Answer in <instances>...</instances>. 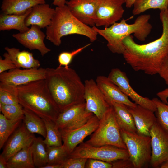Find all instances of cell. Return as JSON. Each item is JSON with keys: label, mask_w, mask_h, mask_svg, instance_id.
<instances>
[{"label": "cell", "mask_w": 168, "mask_h": 168, "mask_svg": "<svg viewBox=\"0 0 168 168\" xmlns=\"http://www.w3.org/2000/svg\"><path fill=\"white\" fill-rule=\"evenodd\" d=\"M132 13L137 15L150 9H168V0H135Z\"/></svg>", "instance_id": "obj_30"}, {"label": "cell", "mask_w": 168, "mask_h": 168, "mask_svg": "<svg viewBox=\"0 0 168 168\" xmlns=\"http://www.w3.org/2000/svg\"><path fill=\"white\" fill-rule=\"evenodd\" d=\"M112 167L111 163L93 159H88L85 166L86 168H112Z\"/></svg>", "instance_id": "obj_39"}, {"label": "cell", "mask_w": 168, "mask_h": 168, "mask_svg": "<svg viewBox=\"0 0 168 168\" xmlns=\"http://www.w3.org/2000/svg\"><path fill=\"white\" fill-rule=\"evenodd\" d=\"M75 34L87 37L91 42L96 40L98 35L92 27L75 17L67 5L56 7L51 24L46 28V39L58 46L61 43L62 37Z\"/></svg>", "instance_id": "obj_5"}, {"label": "cell", "mask_w": 168, "mask_h": 168, "mask_svg": "<svg viewBox=\"0 0 168 168\" xmlns=\"http://www.w3.org/2000/svg\"><path fill=\"white\" fill-rule=\"evenodd\" d=\"M85 142L93 146L111 145L127 149L112 106L100 120L97 128Z\"/></svg>", "instance_id": "obj_6"}, {"label": "cell", "mask_w": 168, "mask_h": 168, "mask_svg": "<svg viewBox=\"0 0 168 168\" xmlns=\"http://www.w3.org/2000/svg\"><path fill=\"white\" fill-rule=\"evenodd\" d=\"M22 119L15 120L6 118L2 114H0V149L16 130L22 123Z\"/></svg>", "instance_id": "obj_29"}, {"label": "cell", "mask_w": 168, "mask_h": 168, "mask_svg": "<svg viewBox=\"0 0 168 168\" xmlns=\"http://www.w3.org/2000/svg\"><path fill=\"white\" fill-rule=\"evenodd\" d=\"M158 74L168 86V56L163 62Z\"/></svg>", "instance_id": "obj_41"}, {"label": "cell", "mask_w": 168, "mask_h": 168, "mask_svg": "<svg viewBox=\"0 0 168 168\" xmlns=\"http://www.w3.org/2000/svg\"><path fill=\"white\" fill-rule=\"evenodd\" d=\"M98 0H69L67 5L72 14L80 21L90 26L95 25Z\"/></svg>", "instance_id": "obj_18"}, {"label": "cell", "mask_w": 168, "mask_h": 168, "mask_svg": "<svg viewBox=\"0 0 168 168\" xmlns=\"http://www.w3.org/2000/svg\"><path fill=\"white\" fill-rule=\"evenodd\" d=\"M66 0H54L53 4L57 7H61L66 5Z\"/></svg>", "instance_id": "obj_44"}, {"label": "cell", "mask_w": 168, "mask_h": 168, "mask_svg": "<svg viewBox=\"0 0 168 168\" xmlns=\"http://www.w3.org/2000/svg\"><path fill=\"white\" fill-rule=\"evenodd\" d=\"M0 168H7V161L1 154L0 155Z\"/></svg>", "instance_id": "obj_43"}, {"label": "cell", "mask_w": 168, "mask_h": 168, "mask_svg": "<svg viewBox=\"0 0 168 168\" xmlns=\"http://www.w3.org/2000/svg\"><path fill=\"white\" fill-rule=\"evenodd\" d=\"M151 16L150 14L141 15L138 16L132 24L127 23V20L122 19L119 22H115L110 26L100 29L95 26L93 29L104 38L107 41V46L113 53L123 54L124 47L122 41L126 37L133 34L138 40H145L150 34L152 28L149 23Z\"/></svg>", "instance_id": "obj_4"}, {"label": "cell", "mask_w": 168, "mask_h": 168, "mask_svg": "<svg viewBox=\"0 0 168 168\" xmlns=\"http://www.w3.org/2000/svg\"><path fill=\"white\" fill-rule=\"evenodd\" d=\"M46 86L60 112L85 102L84 84L74 69L64 66L46 68Z\"/></svg>", "instance_id": "obj_2"}, {"label": "cell", "mask_w": 168, "mask_h": 168, "mask_svg": "<svg viewBox=\"0 0 168 168\" xmlns=\"http://www.w3.org/2000/svg\"><path fill=\"white\" fill-rule=\"evenodd\" d=\"M10 59L17 68H38L40 61L35 59L32 53L27 51H20L18 49L6 47L4 48Z\"/></svg>", "instance_id": "obj_22"}, {"label": "cell", "mask_w": 168, "mask_h": 168, "mask_svg": "<svg viewBox=\"0 0 168 168\" xmlns=\"http://www.w3.org/2000/svg\"><path fill=\"white\" fill-rule=\"evenodd\" d=\"M152 100L156 107L155 112L156 122L168 132V105L156 98Z\"/></svg>", "instance_id": "obj_34"}, {"label": "cell", "mask_w": 168, "mask_h": 168, "mask_svg": "<svg viewBox=\"0 0 168 168\" xmlns=\"http://www.w3.org/2000/svg\"><path fill=\"white\" fill-rule=\"evenodd\" d=\"M19 103L43 119L55 122L60 112L47 89L45 79L17 86Z\"/></svg>", "instance_id": "obj_3"}, {"label": "cell", "mask_w": 168, "mask_h": 168, "mask_svg": "<svg viewBox=\"0 0 168 168\" xmlns=\"http://www.w3.org/2000/svg\"><path fill=\"white\" fill-rule=\"evenodd\" d=\"M46 130V136L44 142L46 147L62 146V139L61 132L52 120L44 119Z\"/></svg>", "instance_id": "obj_31"}, {"label": "cell", "mask_w": 168, "mask_h": 168, "mask_svg": "<svg viewBox=\"0 0 168 168\" xmlns=\"http://www.w3.org/2000/svg\"><path fill=\"white\" fill-rule=\"evenodd\" d=\"M47 151V164H61L68 156L65 146L46 147Z\"/></svg>", "instance_id": "obj_33"}, {"label": "cell", "mask_w": 168, "mask_h": 168, "mask_svg": "<svg viewBox=\"0 0 168 168\" xmlns=\"http://www.w3.org/2000/svg\"><path fill=\"white\" fill-rule=\"evenodd\" d=\"M32 8L22 15L1 14L0 16V31L15 29L18 30L19 32L22 33L28 30L30 28L26 25L25 20L30 12Z\"/></svg>", "instance_id": "obj_25"}, {"label": "cell", "mask_w": 168, "mask_h": 168, "mask_svg": "<svg viewBox=\"0 0 168 168\" xmlns=\"http://www.w3.org/2000/svg\"><path fill=\"white\" fill-rule=\"evenodd\" d=\"M124 0H98L95 25L108 27L122 18L124 12Z\"/></svg>", "instance_id": "obj_11"}, {"label": "cell", "mask_w": 168, "mask_h": 168, "mask_svg": "<svg viewBox=\"0 0 168 168\" xmlns=\"http://www.w3.org/2000/svg\"><path fill=\"white\" fill-rule=\"evenodd\" d=\"M31 146L23 148L11 156L7 161V168H35Z\"/></svg>", "instance_id": "obj_26"}, {"label": "cell", "mask_w": 168, "mask_h": 168, "mask_svg": "<svg viewBox=\"0 0 168 168\" xmlns=\"http://www.w3.org/2000/svg\"><path fill=\"white\" fill-rule=\"evenodd\" d=\"M162 32L160 38L147 44L136 43L131 35L124 39V51L122 54L126 61L135 71L148 75L159 73L168 56V9L160 11Z\"/></svg>", "instance_id": "obj_1"}, {"label": "cell", "mask_w": 168, "mask_h": 168, "mask_svg": "<svg viewBox=\"0 0 168 168\" xmlns=\"http://www.w3.org/2000/svg\"><path fill=\"white\" fill-rule=\"evenodd\" d=\"M31 146L35 167L42 168L47 164V151L44 140L35 137Z\"/></svg>", "instance_id": "obj_28"}, {"label": "cell", "mask_w": 168, "mask_h": 168, "mask_svg": "<svg viewBox=\"0 0 168 168\" xmlns=\"http://www.w3.org/2000/svg\"><path fill=\"white\" fill-rule=\"evenodd\" d=\"M107 77L136 104L154 112L156 111V106L152 100L141 96L132 88L129 83L128 79L124 72L118 68H113L111 69Z\"/></svg>", "instance_id": "obj_13"}, {"label": "cell", "mask_w": 168, "mask_h": 168, "mask_svg": "<svg viewBox=\"0 0 168 168\" xmlns=\"http://www.w3.org/2000/svg\"><path fill=\"white\" fill-rule=\"evenodd\" d=\"M23 108L20 104L4 105L0 103V111L7 119L12 120L23 119Z\"/></svg>", "instance_id": "obj_35"}, {"label": "cell", "mask_w": 168, "mask_h": 168, "mask_svg": "<svg viewBox=\"0 0 168 168\" xmlns=\"http://www.w3.org/2000/svg\"><path fill=\"white\" fill-rule=\"evenodd\" d=\"M68 157L96 159L111 163L118 160L129 158L127 149L111 145L93 146L83 142Z\"/></svg>", "instance_id": "obj_8"}, {"label": "cell", "mask_w": 168, "mask_h": 168, "mask_svg": "<svg viewBox=\"0 0 168 168\" xmlns=\"http://www.w3.org/2000/svg\"><path fill=\"white\" fill-rule=\"evenodd\" d=\"M132 115L137 129V133L139 135L150 136V131L156 122L154 112L137 105L135 107H128Z\"/></svg>", "instance_id": "obj_20"}, {"label": "cell", "mask_w": 168, "mask_h": 168, "mask_svg": "<svg viewBox=\"0 0 168 168\" xmlns=\"http://www.w3.org/2000/svg\"><path fill=\"white\" fill-rule=\"evenodd\" d=\"M120 133L133 168L149 167L152 153L150 136L141 135L122 129Z\"/></svg>", "instance_id": "obj_7"}, {"label": "cell", "mask_w": 168, "mask_h": 168, "mask_svg": "<svg viewBox=\"0 0 168 168\" xmlns=\"http://www.w3.org/2000/svg\"><path fill=\"white\" fill-rule=\"evenodd\" d=\"M87 159L68 157L61 164V168H85Z\"/></svg>", "instance_id": "obj_37"}, {"label": "cell", "mask_w": 168, "mask_h": 168, "mask_svg": "<svg viewBox=\"0 0 168 168\" xmlns=\"http://www.w3.org/2000/svg\"><path fill=\"white\" fill-rule=\"evenodd\" d=\"M99 123L100 120L94 115L86 124L79 127L69 131H60L63 144L69 154L72 152L78 145L83 142L86 138L95 131Z\"/></svg>", "instance_id": "obj_15"}, {"label": "cell", "mask_w": 168, "mask_h": 168, "mask_svg": "<svg viewBox=\"0 0 168 168\" xmlns=\"http://www.w3.org/2000/svg\"><path fill=\"white\" fill-rule=\"evenodd\" d=\"M3 56L4 59L1 57L0 58V74L6 71L17 68L7 52L4 54Z\"/></svg>", "instance_id": "obj_38"}, {"label": "cell", "mask_w": 168, "mask_h": 168, "mask_svg": "<svg viewBox=\"0 0 168 168\" xmlns=\"http://www.w3.org/2000/svg\"><path fill=\"white\" fill-rule=\"evenodd\" d=\"M94 115L86 110L84 102L61 112L55 122V125L60 131L73 130L86 124Z\"/></svg>", "instance_id": "obj_9"}, {"label": "cell", "mask_w": 168, "mask_h": 168, "mask_svg": "<svg viewBox=\"0 0 168 168\" xmlns=\"http://www.w3.org/2000/svg\"><path fill=\"white\" fill-rule=\"evenodd\" d=\"M126 7L130 8L133 6L135 0H124Z\"/></svg>", "instance_id": "obj_46"}, {"label": "cell", "mask_w": 168, "mask_h": 168, "mask_svg": "<svg viewBox=\"0 0 168 168\" xmlns=\"http://www.w3.org/2000/svg\"><path fill=\"white\" fill-rule=\"evenodd\" d=\"M96 82L110 104L111 102H115L122 104L130 107H135L137 105L135 103L130 101L128 97L107 77L98 76Z\"/></svg>", "instance_id": "obj_19"}, {"label": "cell", "mask_w": 168, "mask_h": 168, "mask_svg": "<svg viewBox=\"0 0 168 168\" xmlns=\"http://www.w3.org/2000/svg\"><path fill=\"white\" fill-rule=\"evenodd\" d=\"M156 95L162 102L168 105L167 100L168 98V88L158 92Z\"/></svg>", "instance_id": "obj_42"}, {"label": "cell", "mask_w": 168, "mask_h": 168, "mask_svg": "<svg viewBox=\"0 0 168 168\" xmlns=\"http://www.w3.org/2000/svg\"><path fill=\"white\" fill-rule=\"evenodd\" d=\"M112 168H133V164L129 158L127 159L118 160L112 163Z\"/></svg>", "instance_id": "obj_40"}, {"label": "cell", "mask_w": 168, "mask_h": 168, "mask_svg": "<svg viewBox=\"0 0 168 168\" xmlns=\"http://www.w3.org/2000/svg\"><path fill=\"white\" fill-rule=\"evenodd\" d=\"M152 153L150 166L160 168L168 160V132L157 122L150 131Z\"/></svg>", "instance_id": "obj_10"}, {"label": "cell", "mask_w": 168, "mask_h": 168, "mask_svg": "<svg viewBox=\"0 0 168 168\" xmlns=\"http://www.w3.org/2000/svg\"><path fill=\"white\" fill-rule=\"evenodd\" d=\"M46 68H16L0 74V82L18 86L32 81L44 79Z\"/></svg>", "instance_id": "obj_14"}, {"label": "cell", "mask_w": 168, "mask_h": 168, "mask_svg": "<svg viewBox=\"0 0 168 168\" xmlns=\"http://www.w3.org/2000/svg\"><path fill=\"white\" fill-rule=\"evenodd\" d=\"M45 3V0H3L1 8L4 14L22 15L35 5Z\"/></svg>", "instance_id": "obj_24"}, {"label": "cell", "mask_w": 168, "mask_h": 168, "mask_svg": "<svg viewBox=\"0 0 168 168\" xmlns=\"http://www.w3.org/2000/svg\"><path fill=\"white\" fill-rule=\"evenodd\" d=\"M0 103L4 105L19 104L17 87L0 82Z\"/></svg>", "instance_id": "obj_32"}, {"label": "cell", "mask_w": 168, "mask_h": 168, "mask_svg": "<svg viewBox=\"0 0 168 168\" xmlns=\"http://www.w3.org/2000/svg\"><path fill=\"white\" fill-rule=\"evenodd\" d=\"M117 122L120 129L132 133H137L133 117L129 111L128 106L120 103L111 102Z\"/></svg>", "instance_id": "obj_23"}, {"label": "cell", "mask_w": 168, "mask_h": 168, "mask_svg": "<svg viewBox=\"0 0 168 168\" xmlns=\"http://www.w3.org/2000/svg\"><path fill=\"white\" fill-rule=\"evenodd\" d=\"M40 29L36 26H31L26 31L13 34L12 36L20 43L30 50H38L43 56L51 50L46 46L44 42L46 35Z\"/></svg>", "instance_id": "obj_17"}, {"label": "cell", "mask_w": 168, "mask_h": 168, "mask_svg": "<svg viewBox=\"0 0 168 168\" xmlns=\"http://www.w3.org/2000/svg\"><path fill=\"white\" fill-rule=\"evenodd\" d=\"M23 108L22 121L26 128L30 133H37L45 138L46 130L44 119L29 110Z\"/></svg>", "instance_id": "obj_27"}, {"label": "cell", "mask_w": 168, "mask_h": 168, "mask_svg": "<svg viewBox=\"0 0 168 168\" xmlns=\"http://www.w3.org/2000/svg\"><path fill=\"white\" fill-rule=\"evenodd\" d=\"M161 168H168V160L164 162L160 166Z\"/></svg>", "instance_id": "obj_47"}, {"label": "cell", "mask_w": 168, "mask_h": 168, "mask_svg": "<svg viewBox=\"0 0 168 168\" xmlns=\"http://www.w3.org/2000/svg\"><path fill=\"white\" fill-rule=\"evenodd\" d=\"M55 12V9L52 8L46 3L34 6L26 18L25 24L27 27L35 25L40 29L46 28L51 22Z\"/></svg>", "instance_id": "obj_21"}, {"label": "cell", "mask_w": 168, "mask_h": 168, "mask_svg": "<svg viewBox=\"0 0 168 168\" xmlns=\"http://www.w3.org/2000/svg\"><path fill=\"white\" fill-rule=\"evenodd\" d=\"M84 98L86 109L100 120L111 107L93 79L85 81Z\"/></svg>", "instance_id": "obj_12"}, {"label": "cell", "mask_w": 168, "mask_h": 168, "mask_svg": "<svg viewBox=\"0 0 168 168\" xmlns=\"http://www.w3.org/2000/svg\"><path fill=\"white\" fill-rule=\"evenodd\" d=\"M35 137L33 133L27 129L24 124L22 123L6 142L1 154L7 161L23 148L30 146Z\"/></svg>", "instance_id": "obj_16"}, {"label": "cell", "mask_w": 168, "mask_h": 168, "mask_svg": "<svg viewBox=\"0 0 168 168\" xmlns=\"http://www.w3.org/2000/svg\"><path fill=\"white\" fill-rule=\"evenodd\" d=\"M91 44V43L88 44L71 52H63L61 53L58 58L59 66L69 67V65L74 57Z\"/></svg>", "instance_id": "obj_36"}, {"label": "cell", "mask_w": 168, "mask_h": 168, "mask_svg": "<svg viewBox=\"0 0 168 168\" xmlns=\"http://www.w3.org/2000/svg\"><path fill=\"white\" fill-rule=\"evenodd\" d=\"M42 168H61V164H47Z\"/></svg>", "instance_id": "obj_45"}]
</instances>
